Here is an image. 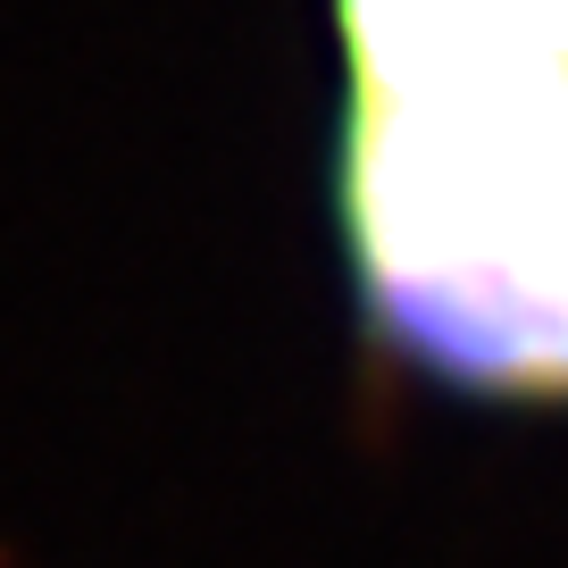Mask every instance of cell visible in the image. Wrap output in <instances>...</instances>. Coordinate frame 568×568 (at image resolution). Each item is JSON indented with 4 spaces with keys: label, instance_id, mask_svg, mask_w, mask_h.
Wrapping results in <instances>:
<instances>
[{
    "label": "cell",
    "instance_id": "cell-1",
    "mask_svg": "<svg viewBox=\"0 0 568 568\" xmlns=\"http://www.w3.org/2000/svg\"><path fill=\"white\" fill-rule=\"evenodd\" d=\"M343 217L409 359L501 393L568 385V75L352 101Z\"/></svg>",
    "mask_w": 568,
    "mask_h": 568
},
{
    "label": "cell",
    "instance_id": "cell-2",
    "mask_svg": "<svg viewBox=\"0 0 568 568\" xmlns=\"http://www.w3.org/2000/svg\"><path fill=\"white\" fill-rule=\"evenodd\" d=\"M352 101H435L568 75V0H335Z\"/></svg>",
    "mask_w": 568,
    "mask_h": 568
}]
</instances>
